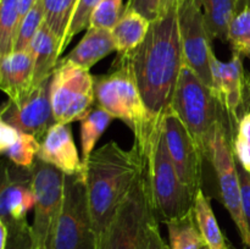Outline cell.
Here are the masks:
<instances>
[{"mask_svg":"<svg viewBox=\"0 0 250 249\" xmlns=\"http://www.w3.org/2000/svg\"><path fill=\"white\" fill-rule=\"evenodd\" d=\"M124 11L125 7L122 0H102L93 11L89 27L111 31L121 19Z\"/></svg>","mask_w":250,"mask_h":249,"instance_id":"31","label":"cell"},{"mask_svg":"<svg viewBox=\"0 0 250 249\" xmlns=\"http://www.w3.org/2000/svg\"><path fill=\"white\" fill-rule=\"evenodd\" d=\"M202 249H209V248H208V247L207 246H204V247H203V248Z\"/></svg>","mask_w":250,"mask_h":249,"instance_id":"41","label":"cell"},{"mask_svg":"<svg viewBox=\"0 0 250 249\" xmlns=\"http://www.w3.org/2000/svg\"><path fill=\"white\" fill-rule=\"evenodd\" d=\"M114 119L115 117L109 111L98 105L81 120V145H82L83 164L92 155L95 144Z\"/></svg>","mask_w":250,"mask_h":249,"instance_id":"25","label":"cell"},{"mask_svg":"<svg viewBox=\"0 0 250 249\" xmlns=\"http://www.w3.org/2000/svg\"><path fill=\"white\" fill-rule=\"evenodd\" d=\"M211 76L212 90L216 94L220 104L226 111L231 124L234 121L238 124L241 117L238 111L244 102V88L246 77L242 56L237 53H232L231 60L222 62L211 55Z\"/></svg>","mask_w":250,"mask_h":249,"instance_id":"15","label":"cell"},{"mask_svg":"<svg viewBox=\"0 0 250 249\" xmlns=\"http://www.w3.org/2000/svg\"><path fill=\"white\" fill-rule=\"evenodd\" d=\"M244 9H250V0H238V7H237V14Z\"/></svg>","mask_w":250,"mask_h":249,"instance_id":"40","label":"cell"},{"mask_svg":"<svg viewBox=\"0 0 250 249\" xmlns=\"http://www.w3.org/2000/svg\"><path fill=\"white\" fill-rule=\"evenodd\" d=\"M50 97L56 124L81 121L97 100L94 77L89 70L61 58L51 77Z\"/></svg>","mask_w":250,"mask_h":249,"instance_id":"9","label":"cell"},{"mask_svg":"<svg viewBox=\"0 0 250 249\" xmlns=\"http://www.w3.org/2000/svg\"><path fill=\"white\" fill-rule=\"evenodd\" d=\"M51 78L32 88L17 102L7 100L0 112V121L32 134L39 142L56 124L51 106Z\"/></svg>","mask_w":250,"mask_h":249,"instance_id":"13","label":"cell"},{"mask_svg":"<svg viewBox=\"0 0 250 249\" xmlns=\"http://www.w3.org/2000/svg\"><path fill=\"white\" fill-rule=\"evenodd\" d=\"M100 1L102 0H78L77 6H76L75 12H73L72 20H71L70 27H68L67 34H66L65 42L61 46V53L67 48L68 44L71 43V41H72L76 34L84 31V29H88L93 11H94V9Z\"/></svg>","mask_w":250,"mask_h":249,"instance_id":"32","label":"cell"},{"mask_svg":"<svg viewBox=\"0 0 250 249\" xmlns=\"http://www.w3.org/2000/svg\"><path fill=\"white\" fill-rule=\"evenodd\" d=\"M33 58L29 50L11 51L0 58V87L9 100L17 102L34 87Z\"/></svg>","mask_w":250,"mask_h":249,"instance_id":"17","label":"cell"},{"mask_svg":"<svg viewBox=\"0 0 250 249\" xmlns=\"http://www.w3.org/2000/svg\"><path fill=\"white\" fill-rule=\"evenodd\" d=\"M185 1L186 0H158V16L167 14L172 10H178Z\"/></svg>","mask_w":250,"mask_h":249,"instance_id":"38","label":"cell"},{"mask_svg":"<svg viewBox=\"0 0 250 249\" xmlns=\"http://www.w3.org/2000/svg\"><path fill=\"white\" fill-rule=\"evenodd\" d=\"M143 155L153 209L159 221L166 224L192 211L195 197L182 182L171 160L164 138L163 124Z\"/></svg>","mask_w":250,"mask_h":249,"instance_id":"5","label":"cell"},{"mask_svg":"<svg viewBox=\"0 0 250 249\" xmlns=\"http://www.w3.org/2000/svg\"><path fill=\"white\" fill-rule=\"evenodd\" d=\"M49 249H97L83 173L66 175L62 209Z\"/></svg>","mask_w":250,"mask_h":249,"instance_id":"8","label":"cell"},{"mask_svg":"<svg viewBox=\"0 0 250 249\" xmlns=\"http://www.w3.org/2000/svg\"><path fill=\"white\" fill-rule=\"evenodd\" d=\"M114 51H116V43L112 31L89 27L80 43L62 59L85 70H90L98 61L103 60Z\"/></svg>","mask_w":250,"mask_h":249,"instance_id":"18","label":"cell"},{"mask_svg":"<svg viewBox=\"0 0 250 249\" xmlns=\"http://www.w3.org/2000/svg\"><path fill=\"white\" fill-rule=\"evenodd\" d=\"M37 158L59 168L65 175L84 173V165L78 156L70 124H54L41 141Z\"/></svg>","mask_w":250,"mask_h":249,"instance_id":"16","label":"cell"},{"mask_svg":"<svg viewBox=\"0 0 250 249\" xmlns=\"http://www.w3.org/2000/svg\"><path fill=\"white\" fill-rule=\"evenodd\" d=\"M20 23L19 0H1L0 4V58L14 50Z\"/></svg>","mask_w":250,"mask_h":249,"instance_id":"27","label":"cell"},{"mask_svg":"<svg viewBox=\"0 0 250 249\" xmlns=\"http://www.w3.org/2000/svg\"><path fill=\"white\" fill-rule=\"evenodd\" d=\"M131 66L149 112L163 122L172 106L183 61L178 10L151 21L143 43L119 55Z\"/></svg>","mask_w":250,"mask_h":249,"instance_id":"1","label":"cell"},{"mask_svg":"<svg viewBox=\"0 0 250 249\" xmlns=\"http://www.w3.org/2000/svg\"><path fill=\"white\" fill-rule=\"evenodd\" d=\"M163 133L178 176L195 197L202 189L203 163L207 159L172 107L163 120Z\"/></svg>","mask_w":250,"mask_h":249,"instance_id":"11","label":"cell"},{"mask_svg":"<svg viewBox=\"0 0 250 249\" xmlns=\"http://www.w3.org/2000/svg\"><path fill=\"white\" fill-rule=\"evenodd\" d=\"M151 21L139 12L125 9L121 19L111 29L119 55L129 53L143 43Z\"/></svg>","mask_w":250,"mask_h":249,"instance_id":"21","label":"cell"},{"mask_svg":"<svg viewBox=\"0 0 250 249\" xmlns=\"http://www.w3.org/2000/svg\"><path fill=\"white\" fill-rule=\"evenodd\" d=\"M106 75L94 77L98 105L121 120L133 132V145L144 154L159 133L163 122L149 112L129 63L119 56Z\"/></svg>","mask_w":250,"mask_h":249,"instance_id":"3","label":"cell"},{"mask_svg":"<svg viewBox=\"0 0 250 249\" xmlns=\"http://www.w3.org/2000/svg\"><path fill=\"white\" fill-rule=\"evenodd\" d=\"M39 148L41 142L36 137L0 121V150L11 164L29 168L38 156Z\"/></svg>","mask_w":250,"mask_h":249,"instance_id":"20","label":"cell"},{"mask_svg":"<svg viewBox=\"0 0 250 249\" xmlns=\"http://www.w3.org/2000/svg\"><path fill=\"white\" fill-rule=\"evenodd\" d=\"M227 42L233 53L250 59V9L242 10L232 20Z\"/></svg>","mask_w":250,"mask_h":249,"instance_id":"29","label":"cell"},{"mask_svg":"<svg viewBox=\"0 0 250 249\" xmlns=\"http://www.w3.org/2000/svg\"><path fill=\"white\" fill-rule=\"evenodd\" d=\"M44 23L43 0H38L33 7L27 12L26 16L20 21L15 37L14 50L26 51L29 49L32 41Z\"/></svg>","mask_w":250,"mask_h":249,"instance_id":"28","label":"cell"},{"mask_svg":"<svg viewBox=\"0 0 250 249\" xmlns=\"http://www.w3.org/2000/svg\"><path fill=\"white\" fill-rule=\"evenodd\" d=\"M141 249H170L168 243H166L164 237L161 236L159 220L155 214L151 215L144 227Z\"/></svg>","mask_w":250,"mask_h":249,"instance_id":"33","label":"cell"},{"mask_svg":"<svg viewBox=\"0 0 250 249\" xmlns=\"http://www.w3.org/2000/svg\"><path fill=\"white\" fill-rule=\"evenodd\" d=\"M204 16L211 39L227 42L229 24L237 15L238 0H194Z\"/></svg>","mask_w":250,"mask_h":249,"instance_id":"22","label":"cell"},{"mask_svg":"<svg viewBox=\"0 0 250 249\" xmlns=\"http://www.w3.org/2000/svg\"><path fill=\"white\" fill-rule=\"evenodd\" d=\"M193 211H194L198 227H199V231L208 248L232 249L220 228L219 222H217L215 212L212 210L210 198L203 192V189L198 190V193L195 194Z\"/></svg>","mask_w":250,"mask_h":249,"instance_id":"23","label":"cell"},{"mask_svg":"<svg viewBox=\"0 0 250 249\" xmlns=\"http://www.w3.org/2000/svg\"><path fill=\"white\" fill-rule=\"evenodd\" d=\"M229 121H220L211 133L207 160L210 161L216 175L219 194L222 204L231 215L238 229L242 243L250 249V233L242 210L241 183H239L237 159L234 155Z\"/></svg>","mask_w":250,"mask_h":249,"instance_id":"6","label":"cell"},{"mask_svg":"<svg viewBox=\"0 0 250 249\" xmlns=\"http://www.w3.org/2000/svg\"><path fill=\"white\" fill-rule=\"evenodd\" d=\"M61 43L44 22L29 45L34 65V87L53 77L61 55Z\"/></svg>","mask_w":250,"mask_h":249,"instance_id":"19","label":"cell"},{"mask_svg":"<svg viewBox=\"0 0 250 249\" xmlns=\"http://www.w3.org/2000/svg\"><path fill=\"white\" fill-rule=\"evenodd\" d=\"M178 26L185 65L212 88V39L205 26L202 10L194 0H186L178 9Z\"/></svg>","mask_w":250,"mask_h":249,"instance_id":"12","label":"cell"},{"mask_svg":"<svg viewBox=\"0 0 250 249\" xmlns=\"http://www.w3.org/2000/svg\"><path fill=\"white\" fill-rule=\"evenodd\" d=\"M171 107L186 124L207 159L212 131L220 121H229V119L212 88L185 63Z\"/></svg>","mask_w":250,"mask_h":249,"instance_id":"4","label":"cell"},{"mask_svg":"<svg viewBox=\"0 0 250 249\" xmlns=\"http://www.w3.org/2000/svg\"><path fill=\"white\" fill-rule=\"evenodd\" d=\"M237 168H238L239 183H241L242 210H243L247 226H248L250 233V172H248L238 161H237Z\"/></svg>","mask_w":250,"mask_h":249,"instance_id":"34","label":"cell"},{"mask_svg":"<svg viewBox=\"0 0 250 249\" xmlns=\"http://www.w3.org/2000/svg\"><path fill=\"white\" fill-rule=\"evenodd\" d=\"M125 9L133 10L149 21H154L158 16V0H128Z\"/></svg>","mask_w":250,"mask_h":249,"instance_id":"35","label":"cell"},{"mask_svg":"<svg viewBox=\"0 0 250 249\" xmlns=\"http://www.w3.org/2000/svg\"><path fill=\"white\" fill-rule=\"evenodd\" d=\"M0 249H34L31 225L6 226L0 221Z\"/></svg>","mask_w":250,"mask_h":249,"instance_id":"30","label":"cell"},{"mask_svg":"<svg viewBox=\"0 0 250 249\" xmlns=\"http://www.w3.org/2000/svg\"><path fill=\"white\" fill-rule=\"evenodd\" d=\"M29 170L36 195L33 224L31 225L33 246L34 249H49L62 209L66 175L38 158Z\"/></svg>","mask_w":250,"mask_h":249,"instance_id":"10","label":"cell"},{"mask_svg":"<svg viewBox=\"0 0 250 249\" xmlns=\"http://www.w3.org/2000/svg\"><path fill=\"white\" fill-rule=\"evenodd\" d=\"M77 2L78 0H43L44 22L58 37L61 46L65 42Z\"/></svg>","mask_w":250,"mask_h":249,"instance_id":"26","label":"cell"},{"mask_svg":"<svg viewBox=\"0 0 250 249\" xmlns=\"http://www.w3.org/2000/svg\"><path fill=\"white\" fill-rule=\"evenodd\" d=\"M248 87H250V78L248 80Z\"/></svg>","mask_w":250,"mask_h":249,"instance_id":"42","label":"cell"},{"mask_svg":"<svg viewBox=\"0 0 250 249\" xmlns=\"http://www.w3.org/2000/svg\"><path fill=\"white\" fill-rule=\"evenodd\" d=\"M232 145L237 161L250 172V143L236 136L232 139Z\"/></svg>","mask_w":250,"mask_h":249,"instance_id":"36","label":"cell"},{"mask_svg":"<svg viewBox=\"0 0 250 249\" xmlns=\"http://www.w3.org/2000/svg\"><path fill=\"white\" fill-rule=\"evenodd\" d=\"M165 225L168 231L170 249H202L205 246L193 210Z\"/></svg>","mask_w":250,"mask_h":249,"instance_id":"24","label":"cell"},{"mask_svg":"<svg viewBox=\"0 0 250 249\" xmlns=\"http://www.w3.org/2000/svg\"><path fill=\"white\" fill-rule=\"evenodd\" d=\"M153 214L155 212L144 163L141 176L117 208L97 249H141L144 227Z\"/></svg>","mask_w":250,"mask_h":249,"instance_id":"7","label":"cell"},{"mask_svg":"<svg viewBox=\"0 0 250 249\" xmlns=\"http://www.w3.org/2000/svg\"><path fill=\"white\" fill-rule=\"evenodd\" d=\"M146 159L132 145L124 149L110 141L92 153L84 165L87 199L97 246L144 168Z\"/></svg>","mask_w":250,"mask_h":249,"instance_id":"2","label":"cell"},{"mask_svg":"<svg viewBox=\"0 0 250 249\" xmlns=\"http://www.w3.org/2000/svg\"><path fill=\"white\" fill-rule=\"evenodd\" d=\"M36 204L29 168L4 166L0 190V221L6 226L27 222V214Z\"/></svg>","mask_w":250,"mask_h":249,"instance_id":"14","label":"cell"},{"mask_svg":"<svg viewBox=\"0 0 250 249\" xmlns=\"http://www.w3.org/2000/svg\"><path fill=\"white\" fill-rule=\"evenodd\" d=\"M237 137L250 143V112H247L239 120L237 124Z\"/></svg>","mask_w":250,"mask_h":249,"instance_id":"37","label":"cell"},{"mask_svg":"<svg viewBox=\"0 0 250 249\" xmlns=\"http://www.w3.org/2000/svg\"><path fill=\"white\" fill-rule=\"evenodd\" d=\"M38 0H19V14H20V21L23 19L27 15V12L36 5Z\"/></svg>","mask_w":250,"mask_h":249,"instance_id":"39","label":"cell"}]
</instances>
